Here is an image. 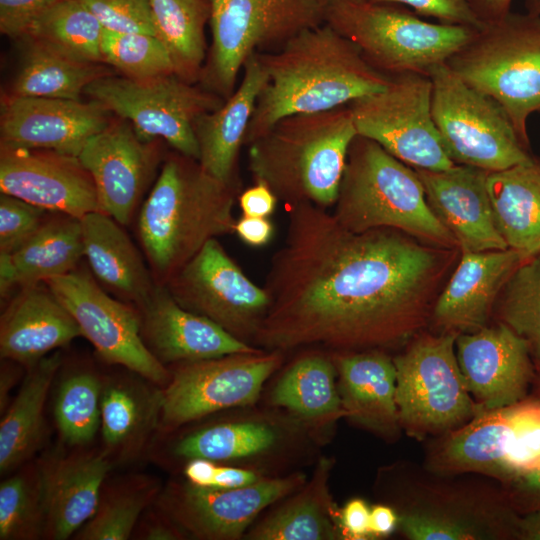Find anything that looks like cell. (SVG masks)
<instances>
[{
	"label": "cell",
	"instance_id": "obj_1",
	"mask_svg": "<svg viewBox=\"0 0 540 540\" xmlns=\"http://www.w3.org/2000/svg\"><path fill=\"white\" fill-rule=\"evenodd\" d=\"M286 209L254 346L358 352L398 344L423 323V293L437 264L430 249L394 229L349 231L314 204Z\"/></svg>",
	"mask_w": 540,
	"mask_h": 540
},
{
	"label": "cell",
	"instance_id": "obj_2",
	"mask_svg": "<svg viewBox=\"0 0 540 540\" xmlns=\"http://www.w3.org/2000/svg\"><path fill=\"white\" fill-rule=\"evenodd\" d=\"M256 55L268 80L257 99L246 145L286 116L349 105L390 81L326 23L302 31L276 51Z\"/></svg>",
	"mask_w": 540,
	"mask_h": 540
},
{
	"label": "cell",
	"instance_id": "obj_3",
	"mask_svg": "<svg viewBox=\"0 0 540 540\" xmlns=\"http://www.w3.org/2000/svg\"><path fill=\"white\" fill-rule=\"evenodd\" d=\"M384 490L409 540H520L521 515L500 481L477 473L444 474L398 462Z\"/></svg>",
	"mask_w": 540,
	"mask_h": 540
},
{
	"label": "cell",
	"instance_id": "obj_4",
	"mask_svg": "<svg viewBox=\"0 0 540 540\" xmlns=\"http://www.w3.org/2000/svg\"><path fill=\"white\" fill-rule=\"evenodd\" d=\"M241 184L225 183L198 160L168 157L138 214L137 231L156 284L165 285L211 239L232 234Z\"/></svg>",
	"mask_w": 540,
	"mask_h": 540
},
{
	"label": "cell",
	"instance_id": "obj_5",
	"mask_svg": "<svg viewBox=\"0 0 540 540\" xmlns=\"http://www.w3.org/2000/svg\"><path fill=\"white\" fill-rule=\"evenodd\" d=\"M349 105L278 120L248 145L254 182L265 183L285 206H334L349 147L357 136Z\"/></svg>",
	"mask_w": 540,
	"mask_h": 540
},
{
	"label": "cell",
	"instance_id": "obj_6",
	"mask_svg": "<svg viewBox=\"0 0 540 540\" xmlns=\"http://www.w3.org/2000/svg\"><path fill=\"white\" fill-rule=\"evenodd\" d=\"M332 213L347 230L389 228L449 246L457 243L429 206L415 170L357 135L348 150Z\"/></svg>",
	"mask_w": 540,
	"mask_h": 540
},
{
	"label": "cell",
	"instance_id": "obj_7",
	"mask_svg": "<svg viewBox=\"0 0 540 540\" xmlns=\"http://www.w3.org/2000/svg\"><path fill=\"white\" fill-rule=\"evenodd\" d=\"M325 23L354 43L366 62L388 77L429 75L476 30L431 22L404 6L370 0H329Z\"/></svg>",
	"mask_w": 540,
	"mask_h": 540
},
{
	"label": "cell",
	"instance_id": "obj_8",
	"mask_svg": "<svg viewBox=\"0 0 540 540\" xmlns=\"http://www.w3.org/2000/svg\"><path fill=\"white\" fill-rule=\"evenodd\" d=\"M446 64L497 102L529 145L528 119L540 113V16L511 11L483 24Z\"/></svg>",
	"mask_w": 540,
	"mask_h": 540
},
{
	"label": "cell",
	"instance_id": "obj_9",
	"mask_svg": "<svg viewBox=\"0 0 540 540\" xmlns=\"http://www.w3.org/2000/svg\"><path fill=\"white\" fill-rule=\"evenodd\" d=\"M212 43L199 83L227 99L249 57L325 23L329 0H209Z\"/></svg>",
	"mask_w": 540,
	"mask_h": 540
},
{
	"label": "cell",
	"instance_id": "obj_10",
	"mask_svg": "<svg viewBox=\"0 0 540 540\" xmlns=\"http://www.w3.org/2000/svg\"><path fill=\"white\" fill-rule=\"evenodd\" d=\"M457 335L422 336L393 358L400 426L418 441L461 427L481 413L458 364Z\"/></svg>",
	"mask_w": 540,
	"mask_h": 540
},
{
	"label": "cell",
	"instance_id": "obj_11",
	"mask_svg": "<svg viewBox=\"0 0 540 540\" xmlns=\"http://www.w3.org/2000/svg\"><path fill=\"white\" fill-rule=\"evenodd\" d=\"M432 117L454 164L489 173L526 163L533 157L503 108L461 80L446 63L434 67Z\"/></svg>",
	"mask_w": 540,
	"mask_h": 540
},
{
	"label": "cell",
	"instance_id": "obj_12",
	"mask_svg": "<svg viewBox=\"0 0 540 540\" xmlns=\"http://www.w3.org/2000/svg\"><path fill=\"white\" fill-rule=\"evenodd\" d=\"M84 94L131 123L144 141L165 140L176 152L199 159L194 124L225 99L176 74L147 80L108 75L89 84Z\"/></svg>",
	"mask_w": 540,
	"mask_h": 540
},
{
	"label": "cell",
	"instance_id": "obj_13",
	"mask_svg": "<svg viewBox=\"0 0 540 540\" xmlns=\"http://www.w3.org/2000/svg\"><path fill=\"white\" fill-rule=\"evenodd\" d=\"M357 134L415 169L439 171L454 162L432 117V82L419 73L390 77L388 85L349 104Z\"/></svg>",
	"mask_w": 540,
	"mask_h": 540
},
{
	"label": "cell",
	"instance_id": "obj_14",
	"mask_svg": "<svg viewBox=\"0 0 540 540\" xmlns=\"http://www.w3.org/2000/svg\"><path fill=\"white\" fill-rule=\"evenodd\" d=\"M164 286L180 306L252 345L269 307L266 289L245 274L217 238Z\"/></svg>",
	"mask_w": 540,
	"mask_h": 540
},
{
	"label": "cell",
	"instance_id": "obj_15",
	"mask_svg": "<svg viewBox=\"0 0 540 540\" xmlns=\"http://www.w3.org/2000/svg\"><path fill=\"white\" fill-rule=\"evenodd\" d=\"M282 352L236 353L183 362L160 391V417L175 428L208 414L253 404Z\"/></svg>",
	"mask_w": 540,
	"mask_h": 540
},
{
	"label": "cell",
	"instance_id": "obj_16",
	"mask_svg": "<svg viewBox=\"0 0 540 540\" xmlns=\"http://www.w3.org/2000/svg\"><path fill=\"white\" fill-rule=\"evenodd\" d=\"M77 322L82 336L100 357L124 366L156 384H167L170 374L147 348L141 336L136 306L107 294L85 270L44 282Z\"/></svg>",
	"mask_w": 540,
	"mask_h": 540
},
{
	"label": "cell",
	"instance_id": "obj_17",
	"mask_svg": "<svg viewBox=\"0 0 540 540\" xmlns=\"http://www.w3.org/2000/svg\"><path fill=\"white\" fill-rule=\"evenodd\" d=\"M305 482V475L296 473L233 489L172 484L162 495L160 507L176 525L198 538L238 539L262 510Z\"/></svg>",
	"mask_w": 540,
	"mask_h": 540
},
{
	"label": "cell",
	"instance_id": "obj_18",
	"mask_svg": "<svg viewBox=\"0 0 540 540\" xmlns=\"http://www.w3.org/2000/svg\"><path fill=\"white\" fill-rule=\"evenodd\" d=\"M79 160L91 174L100 211L128 225L160 162L155 141H144L125 119L92 136Z\"/></svg>",
	"mask_w": 540,
	"mask_h": 540
},
{
	"label": "cell",
	"instance_id": "obj_19",
	"mask_svg": "<svg viewBox=\"0 0 540 540\" xmlns=\"http://www.w3.org/2000/svg\"><path fill=\"white\" fill-rule=\"evenodd\" d=\"M0 190L79 219L100 211L93 178L79 158L52 150L1 147Z\"/></svg>",
	"mask_w": 540,
	"mask_h": 540
},
{
	"label": "cell",
	"instance_id": "obj_20",
	"mask_svg": "<svg viewBox=\"0 0 540 540\" xmlns=\"http://www.w3.org/2000/svg\"><path fill=\"white\" fill-rule=\"evenodd\" d=\"M456 356L466 387L481 412L527 397L535 373L528 343L506 324L458 333Z\"/></svg>",
	"mask_w": 540,
	"mask_h": 540
},
{
	"label": "cell",
	"instance_id": "obj_21",
	"mask_svg": "<svg viewBox=\"0 0 540 540\" xmlns=\"http://www.w3.org/2000/svg\"><path fill=\"white\" fill-rule=\"evenodd\" d=\"M109 113L94 100L10 95L1 104L0 144L78 157L87 141L110 124Z\"/></svg>",
	"mask_w": 540,
	"mask_h": 540
},
{
	"label": "cell",
	"instance_id": "obj_22",
	"mask_svg": "<svg viewBox=\"0 0 540 540\" xmlns=\"http://www.w3.org/2000/svg\"><path fill=\"white\" fill-rule=\"evenodd\" d=\"M427 202L463 252L505 250L488 191L489 172L454 164L449 169H415Z\"/></svg>",
	"mask_w": 540,
	"mask_h": 540
},
{
	"label": "cell",
	"instance_id": "obj_23",
	"mask_svg": "<svg viewBox=\"0 0 540 540\" xmlns=\"http://www.w3.org/2000/svg\"><path fill=\"white\" fill-rule=\"evenodd\" d=\"M137 309L142 339L164 365L264 351L234 337L208 318L186 310L164 285L157 284Z\"/></svg>",
	"mask_w": 540,
	"mask_h": 540
},
{
	"label": "cell",
	"instance_id": "obj_24",
	"mask_svg": "<svg viewBox=\"0 0 540 540\" xmlns=\"http://www.w3.org/2000/svg\"><path fill=\"white\" fill-rule=\"evenodd\" d=\"M45 513L43 536L64 540L95 513L111 463L107 452L50 453L38 464Z\"/></svg>",
	"mask_w": 540,
	"mask_h": 540
},
{
	"label": "cell",
	"instance_id": "obj_25",
	"mask_svg": "<svg viewBox=\"0 0 540 540\" xmlns=\"http://www.w3.org/2000/svg\"><path fill=\"white\" fill-rule=\"evenodd\" d=\"M331 357L345 417L385 440H397L402 428L393 358L378 349L333 353Z\"/></svg>",
	"mask_w": 540,
	"mask_h": 540
},
{
	"label": "cell",
	"instance_id": "obj_26",
	"mask_svg": "<svg viewBox=\"0 0 540 540\" xmlns=\"http://www.w3.org/2000/svg\"><path fill=\"white\" fill-rule=\"evenodd\" d=\"M79 336L77 322L43 282L21 288L2 312L0 355L30 366Z\"/></svg>",
	"mask_w": 540,
	"mask_h": 540
},
{
	"label": "cell",
	"instance_id": "obj_27",
	"mask_svg": "<svg viewBox=\"0 0 540 540\" xmlns=\"http://www.w3.org/2000/svg\"><path fill=\"white\" fill-rule=\"evenodd\" d=\"M524 260L511 248L463 252L458 267L434 307L436 323L456 333L483 328L496 296Z\"/></svg>",
	"mask_w": 540,
	"mask_h": 540
},
{
	"label": "cell",
	"instance_id": "obj_28",
	"mask_svg": "<svg viewBox=\"0 0 540 540\" xmlns=\"http://www.w3.org/2000/svg\"><path fill=\"white\" fill-rule=\"evenodd\" d=\"M268 80L257 55L243 67L235 91L218 109L200 116L194 124L199 148L198 162L215 178L228 184H241L237 162L260 92Z\"/></svg>",
	"mask_w": 540,
	"mask_h": 540
},
{
	"label": "cell",
	"instance_id": "obj_29",
	"mask_svg": "<svg viewBox=\"0 0 540 540\" xmlns=\"http://www.w3.org/2000/svg\"><path fill=\"white\" fill-rule=\"evenodd\" d=\"M513 439L512 405L484 411L429 438L423 465L438 473H477L497 479Z\"/></svg>",
	"mask_w": 540,
	"mask_h": 540
},
{
	"label": "cell",
	"instance_id": "obj_30",
	"mask_svg": "<svg viewBox=\"0 0 540 540\" xmlns=\"http://www.w3.org/2000/svg\"><path fill=\"white\" fill-rule=\"evenodd\" d=\"M80 220L91 273L119 298L142 306L157 284L122 225L102 211L90 212Z\"/></svg>",
	"mask_w": 540,
	"mask_h": 540
},
{
	"label": "cell",
	"instance_id": "obj_31",
	"mask_svg": "<svg viewBox=\"0 0 540 540\" xmlns=\"http://www.w3.org/2000/svg\"><path fill=\"white\" fill-rule=\"evenodd\" d=\"M497 228L523 258L540 255V160L532 158L488 175Z\"/></svg>",
	"mask_w": 540,
	"mask_h": 540
},
{
	"label": "cell",
	"instance_id": "obj_32",
	"mask_svg": "<svg viewBox=\"0 0 540 540\" xmlns=\"http://www.w3.org/2000/svg\"><path fill=\"white\" fill-rule=\"evenodd\" d=\"M59 352L28 366L19 392L2 414L0 471L7 473L25 464L40 449L46 435L44 405L60 367Z\"/></svg>",
	"mask_w": 540,
	"mask_h": 540
},
{
	"label": "cell",
	"instance_id": "obj_33",
	"mask_svg": "<svg viewBox=\"0 0 540 540\" xmlns=\"http://www.w3.org/2000/svg\"><path fill=\"white\" fill-rule=\"evenodd\" d=\"M331 467L329 459H321L309 483L252 530L249 538L328 540L341 536L337 522L339 511L328 488Z\"/></svg>",
	"mask_w": 540,
	"mask_h": 540
},
{
	"label": "cell",
	"instance_id": "obj_34",
	"mask_svg": "<svg viewBox=\"0 0 540 540\" xmlns=\"http://www.w3.org/2000/svg\"><path fill=\"white\" fill-rule=\"evenodd\" d=\"M332 357L310 354L298 359L279 379L271 401L314 424L331 423L346 413Z\"/></svg>",
	"mask_w": 540,
	"mask_h": 540
},
{
	"label": "cell",
	"instance_id": "obj_35",
	"mask_svg": "<svg viewBox=\"0 0 540 540\" xmlns=\"http://www.w3.org/2000/svg\"><path fill=\"white\" fill-rule=\"evenodd\" d=\"M11 256L20 288L74 271L84 256L81 220L62 213L46 218Z\"/></svg>",
	"mask_w": 540,
	"mask_h": 540
},
{
	"label": "cell",
	"instance_id": "obj_36",
	"mask_svg": "<svg viewBox=\"0 0 540 540\" xmlns=\"http://www.w3.org/2000/svg\"><path fill=\"white\" fill-rule=\"evenodd\" d=\"M22 61L11 95L81 100V94L95 80L112 75L100 63L67 58L41 44L21 37Z\"/></svg>",
	"mask_w": 540,
	"mask_h": 540
},
{
	"label": "cell",
	"instance_id": "obj_37",
	"mask_svg": "<svg viewBox=\"0 0 540 540\" xmlns=\"http://www.w3.org/2000/svg\"><path fill=\"white\" fill-rule=\"evenodd\" d=\"M156 36L168 50L177 76L199 82L207 56L209 0H149Z\"/></svg>",
	"mask_w": 540,
	"mask_h": 540
},
{
	"label": "cell",
	"instance_id": "obj_38",
	"mask_svg": "<svg viewBox=\"0 0 540 540\" xmlns=\"http://www.w3.org/2000/svg\"><path fill=\"white\" fill-rule=\"evenodd\" d=\"M103 26L78 0H60L43 12L22 37L67 58L102 63Z\"/></svg>",
	"mask_w": 540,
	"mask_h": 540
},
{
	"label": "cell",
	"instance_id": "obj_39",
	"mask_svg": "<svg viewBox=\"0 0 540 540\" xmlns=\"http://www.w3.org/2000/svg\"><path fill=\"white\" fill-rule=\"evenodd\" d=\"M160 416V391L153 397L124 383L103 385L101 431L111 451L128 452L138 443L152 420Z\"/></svg>",
	"mask_w": 540,
	"mask_h": 540
},
{
	"label": "cell",
	"instance_id": "obj_40",
	"mask_svg": "<svg viewBox=\"0 0 540 540\" xmlns=\"http://www.w3.org/2000/svg\"><path fill=\"white\" fill-rule=\"evenodd\" d=\"M276 440V431L265 423H225L184 437L177 443L175 453L188 459L233 460L262 453Z\"/></svg>",
	"mask_w": 540,
	"mask_h": 540
},
{
	"label": "cell",
	"instance_id": "obj_41",
	"mask_svg": "<svg viewBox=\"0 0 540 540\" xmlns=\"http://www.w3.org/2000/svg\"><path fill=\"white\" fill-rule=\"evenodd\" d=\"M44 525L39 466L27 465L0 484V539H37Z\"/></svg>",
	"mask_w": 540,
	"mask_h": 540
},
{
	"label": "cell",
	"instance_id": "obj_42",
	"mask_svg": "<svg viewBox=\"0 0 540 540\" xmlns=\"http://www.w3.org/2000/svg\"><path fill=\"white\" fill-rule=\"evenodd\" d=\"M102 387L97 376L77 372L66 377L57 391L54 415L58 430L70 445H85L101 424Z\"/></svg>",
	"mask_w": 540,
	"mask_h": 540
},
{
	"label": "cell",
	"instance_id": "obj_43",
	"mask_svg": "<svg viewBox=\"0 0 540 540\" xmlns=\"http://www.w3.org/2000/svg\"><path fill=\"white\" fill-rule=\"evenodd\" d=\"M502 322L529 345L540 361V255L524 260L504 285Z\"/></svg>",
	"mask_w": 540,
	"mask_h": 540
},
{
	"label": "cell",
	"instance_id": "obj_44",
	"mask_svg": "<svg viewBox=\"0 0 540 540\" xmlns=\"http://www.w3.org/2000/svg\"><path fill=\"white\" fill-rule=\"evenodd\" d=\"M101 53L104 63L132 80L175 74L168 50L155 35L103 29Z\"/></svg>",
	"mask_w": 540,
	"mask_h": 540
},
{
	"label": "cell",
	"instance_id": "obj_45",
	"mask_svg": "<svg viewBox=\"0 0 540 540\" xmlns=\"http://www.w3.org/2000/svg\"><path fill=\"white\" fill-rule=\"evenodd\" d=\"M156 493L155 487L124 488L100 498L92 517L76 532L80 540H126L140 514Z\"/></svg>",
	"mask_w": 540,
	"mask_h": 540
},
{
	"label": "cell",
	"instance_id": "obj_46",
	"mask_svg": "<svg viewBox=\"0 0 540 540\" xmlns=\"http://www.w3.org/2000/svg\"><path fill=\"white\" fill-rule=\"evenodd\" d=\"M513 439L497 480L505 482L540 466V400L528 398L512 404Z\"/></svg>",
	"mask_w": 540,
	"mask_h": 540
},
{
	"label": "cell",
	"instance_id": "obj_47",
	"mask_svg": "<svg viewBox=\"0 0 540 540\" xmlns=\"http://www.w3.org/2000/svg\"><path fill=\"white\" fill-rule=\"evenodd\" d=\"M48 211L17 197L0 195V252L14 253L41 227Z\"/></svg>",
	"mask_w": 540,
	"mask_h": 540
},
{
	"label": "cell",
	"instance_id": "obj_48",
	"mask_svg": "<svg viewBox=\"0 0 540 540\" xmlns=\"http://www.w3.org/2000/svg\"><path fill=\"white\" fill-rule=\"evenodd\" d=\"M104 29L156 36L149 0H78Z\"/></svg>",
	"mask_w": 540,
	"mask_h": 540
},
{
	"label": "cell",
	"instance_id": "obj_49",
	"mask_svg": "<svg viewBox=\"0 0 540 540\" xmlns=\"http://www.w3.org/2000/svg\"><path fill=\"white\" fill-rule=\"evenodd\" d=\"M404 6L421 17L440 23L461 25L478 29L483 24L475 16L466 0H370Z\"/></svg>",
	"mask_w": 540,
	"mask_h": 540
},
{
	"label": "cell",
	"instance_id": "obj_50",
	"mask_svg": "<svg viewBox=\"0 0 540 540\" xmlns=\"http://www.w3.org/2000/svg\"><path fill=\"white\" fill-rule=\"evenodd\" d=\"M60 0H0V31L20 39L30 25Z\"/></svg>",
	"mask_w": 540,
	"mask_h": 540
},
{
	"label": "cell",
	"instance_id": "obj_51",
	"mask_svg": "<svg viewBox=\"0 0 540 540\" xmlns=\"http://www.w3.org/2000/svg\"><path fill=\"white\" fill-rule=\"evenodd\" d=\"M502 485L520 515L540 509V466L502 482Z\"/></svg>",
	"mask_w": 540,
	"mask_h": 540
},
{
	"label": "cell",
	"instance_id": "obj_52",
	"mask_svg": "<svg viewBox=\"0 0 540 540\" xmlns=\"http://www.w3.org/2000/svg\"><path fill=\"white\" fill-rule=\"evenodd\" d=\"M371 507L362 498L349 500L338 514V528L343 538L372 539L369 529Z\"/></svg>",
	"mask_w": 540,
	"mask_h": 540
},
{
	"label": "cell",
	"instance_id": "obj_53",
	"mask_svg": "<svg viewBox=\"0 0 540 540\" xmlns=\"http://www.w3.org/2000/svg\"><path fill=\"white\" fill-rule=\"evenodd\" d=\"M277 196L263 182H255L254 185L241 191L238 204L245 216L269 217L276 209Z\"/></svg>",
	"mask_w": 540,
	"mask_h": 540
},
{
	"label": "cell",
	"instance_id": "obj_54",
	"mask_svg": "<svg viewBox=\"0 0 540 540\" xmlns=\"http://www.w3.org/2000/svg\"><path fill=\"white\" fill-rule=\"evenodd\" d=\"M234 233L248 246L263 247L273 238L274 226L269 217L242 215L236 221Z\"/></svg>",
	"mask_w": 540,
	"mask_h": 540
},
{
	"label": "cell",
	"instance_id": "obj_55",
	"mask_svg": "<svg viewBox=\"0 0 540 540\" xmlns=\"http://www.w3.org/2000/svg\"><path fill=\"white\" fill-rule=\"evenodd\" d=\"M259 476L252 470L217 466L209 488L233 489L257 482Z\"/></svg>",
	"mask_w": 540,
	"mask_h": 540
},
{
	"label": "cell",
	"instance_id": "obj_56",
	"mask_svg": "<svg viewBox=\"0 0 540 540\" xmlns=\"http://www.w3.org/2000/svg\"><path fill=\"white\" fill-rule=\"evenodd\" d=\"M398 514L386 503L375 504L370 510L369 529L372 538L391 535L398 528Z\"/></svg>",
	"mask_w": 540,
	"mask_h": 540
},
{
	"label": "cell",
	"instance_id": "obj_57",
	"mask_svg": "<svg viewBox=\"0 0 540 540\" xmlns=\"http://www.w3.org/2000/svg\"><path fill=\"white\" fill-rule=\"evenodd\" d=\"M482 24L500 20L511 12L513 0H466Z\"/></svg>",
	"mask_w": 540,
	"mask_h": 540
},
{
	"label": "cell",
	"instance_id": "obj_58",
	"mask_svg": "<svg viewBox=\"0 0 540 540\" xmlns=\"http://www.w3.org/2000/svg\"><path fill=\"white\" fill-rule=\"evenodd\" d=\"M216 464L205 458H192L184 469V474L193 485L209 488L212 482Z\"/></svg>",
	"mask_w": 540,
	"mask_h": 540
},
{
	"label": "cell",
	"instance_id": "obj_59",
	"mask_svg": "<svg viewBox=\"0 0 540 540\" xmlns=\"http://www.w3.org/2000/svg\"><path fill=\"white\" fill-rule=\"evenodd\" d=\"M18 286L16 270L11 253L0 252V294L1 298L8 297L11 290Z\"/></svg>",
	"mask_w": 540,
	"mask_h": 540
},
{
	"label": "cell",
	"instance_id": "obj_60",
	"mask_svg": "<svg viewBox=\"0 0 540 540\" xmlns=\"http://www.w3.org/2000/svg\"><path fill=\"white\" fill-rule=\"evenodd\" d=\"M5 361L4 366H1V374H0V410L1 414L3 411L8 408L9 404V392L11 391L12 387L16 384V379L18 377V374L16 372V369L12 367V365H9L6 359H2Z\"/></svg>",
	"mask_w": 540,
	"mask_h": 540
},
{
	"label": "cell",
	"instance_id": "obj_61",
	"mask_svg": "<svg viewBox=\"0 0 540 540\" xmlns=\"http://www.w3.org/2000/svg\"><path fill=\"white\" fill-rule=\"evenodd\" d=\"M520 540H540V509L521 515Z\"/></svg>",
	"mask_w": 540,
	"mask_h": 540
},
{
	"label": "cell",
	"instance_id": "obj_62",
	"mask_svg": "<svg viewBox=\"0 0 540 540\" xmlns=\"http://www.w3.org/2000/svg\"><path fill=\"white\" fill-rule=\"evenodd\" d=\"M142 538L148 540H174L179 538V533L175 528L163 523H152L145 528Z\"/></svg>",
	"mask_w": 540,
	"mask_h": 540
},
{
	"label": "cell",
	"instance_id": "obj_63",
	"mask_svg": "<svg viewBox=\"0 0 540 540\" xmlns=\"http://www.w3.org/2000/svg\"><path fill=\"white\" fill-rule=\"evenodd\" d=\"M526 12L540 16V0H524Z\"/></svg>",
	"mask_w": 540,
	"mask_h": 540
},
{
	"label": "cell",
	"instance_id": "obj_64",
	"mask_svg": "<svg viewBox=\"0 0 540 540\" xmlns=\"http://www.w3.org/2000/svg\"><path fill=\"white\" fill-rule=\"evenodd\" d=\"M532 384L534 385L535 395L534 397L540 400V361L536 362L535 373Z\"/></svg>",
	"mask_w": 540,
	"mask_h": 540
}]
</instances>
